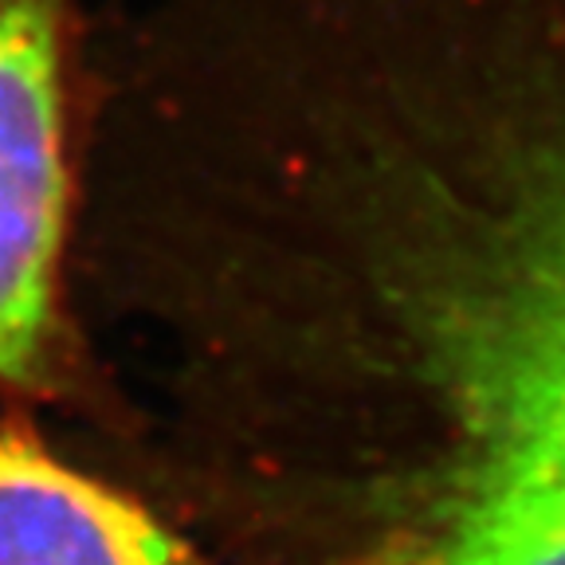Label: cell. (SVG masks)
Returning <instances> with one entry per match:
<instances>
[{
	"mask_svg": "<svg viewBox=\"0 0 565 565\" xmlns=\"http://www.w3.org/2000/svg\"><path fill=\"white\" fill-rule=\"evenodd\" d=\"M98 55L90 0H0V413L115 463L141 444L146 413L79 282Z\"/></svg>",
	"mask_w": 565,
	"mask_h": 565,
	"instance_id": "2",
	"label": "cell"
},
{
	"mask_svg": "<svg viewBox=\"0 0 565 565\" xmlns=\"http://www.w3.org/2000/svg\"><path fill=\"white\" fill-rule=\"evenodd\" d=\"M236 565H565V0H130L79 244Z\"/></svg>",
	"mask_w": 565,
	"mask_h": 565,
	"instance_id": "1",
	"label": "cell"
},
{
	"mask_svg": "<svg viewBox=\"0 0 565 565\" xmlns=\"http://www.w3.org/2000/svg\"><path fill=\"white\" fill-rule=\"evenodd\" d=\"M0 565H236L44 420L0 413Z\"/></svg>",
	"mask_w": 565,
	"mask_h": 565,
	"instance_id": "3",
	"label": "cell"
}]
</instances>
